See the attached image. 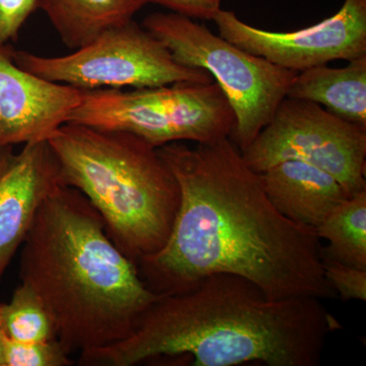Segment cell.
<instances>
[{
	"instance_id": "1",
	"label": "cell",
	"mask_w": 366,
	"mask_h": 366,
	"mask_svg": "<svg viewBox=\"0 0 366 366\" xmlns=\"http://www.w3.org/2000/svg\"><path fill=\"white\" fill-rule=\"evenodd\" d=\"M177 178L180 203L167 242L136 262L160 296L196 287L209 274H236L271 300L333 298L317 230L274 208L259 173L230 137L158 148Z\"/></svg>"
},
{
	"instance_id": "2",
	"label": "cell",
	"mask_w": 366,
	"mask_h": 366,
	"mask_svg": "<svg viewBox=\"0 0 366 366\" xmlns=\"http://www.w3.org/2000/svg\"><path fill=\"white\" fill-rule=\"evenodd\" d=\"M337 327L319 298L271 300L247 279L213 274L187 292L161 296L127 339L81 353L79 365L190 356L194 366H317Z\"/></svg>"
},
{
	"instance_id": "3",
	"label": "cell",
	"mask_w": 366,
	"mask_h": 366,
	"mask_svg": "<svg viewBox=\"0 0 366 366\" xmlns=\"http://www.w3.org/2000/svg\"><path fill=\"white\" fill-rule=\"evenodd\" d=\"M20 277L49 310L69 355L124 340L161 297L110 239L97 209L66 185L38 211L23 243Z\"/></svg>"
},
{
	"instance_id": "4",
	"label": "cell",
	"mask_w": 366,
	"mask_h": 366,
	"mask_svg": "<svg viewBox=\"0 0 366 366\" xmlns=\"http://www.w3.org/2000/svg\"><path fill=\"white\" fill-rule=\"evenodd\" d=\"M48 143L64 185L88 199L110 239L129 259L136 264L162 249L180 190L158 148L129 132L71 122Z\"/></svg>"
},
{
	"instance_id": "5",
	"label": "cell",
	"mask_w": 366,
	"mask_h": 366,
	"mask_svg": "<svg viewBox=\"0 0 366 366\" xmlns=\"http://www.w3.org/2000/svg\"><path fill=\"white\" fill-rule=\"evenodd\" d=\"M81 92L67 124L129 132L156 148L177 142L211 143L234 131V112L214 79Z\"/></svg>"
},
{
	"instance_id": "6",
	"label": "cell",
	"mask_w": 366,
	"mask_h": 366,
	"mask_svg": "<svg viewBox=\"0 0 366 366\" xmlns=\"http://www.w3.org/2000/svg\"><path fill=\"white\" fill-rule=\"evenodd\" d=\"M142 26L180 64L211 74L234 112L236 124L230 139L240 152L269 124L298 74L245 51L182 14H152Z\"/></svg>"
},
{
	"instance_id": "7",
	"label": "cell",
	"mask_w": 366,
	"mask_h": 366,
	"mask_svg": "<svg viewBox=\"0 0 366 366\" xmlns=\"http://www.w3.org/2000/svg\"><path fill=\"white\" fill-rule=\"evenodd\" d=\"M14 60L40 78L81 91L213 81L208 71L177 62L157 37L134 20L105 31L64 56H40L14 49Z\"/></svg>"
},
{
	"instance_id": "8",
	"label": "cell",
	"mask_w": 366,
	"mask_h": 366,
	"mask_svg": "<svg viewBox=\"0 0 366 366\" xmlns=\"http://www.w3.org/2000/svg\"><path fill=\"white\" fill-rule=\"evenodd\" d=\"M242 155L257 173L284 161H301L326 171L351 196L366 190V127L310 101L284 99Z\"/></svg>"
},
{
	"instance_id": "9",
	"label": "cell",
	"mask_w": 366,
	"mask_h": 366,
	"mask_svg": "<svg viewBox=\"0 0 366 366\" xmlns=\"http://www.w3.org/2000/svg\"><path fill=\"white\" fill-rule=\"evenodd\" d=\"M213 21L229 42L296 72L366 55V0H345L334 16L292 32L262 30L222 9Z\"/></svg>"
},
{
	"instance_id": "10",
	"label": "cell",
	"mask_w": 366,
	"mask_h": 366,
	"mask_svg": "<svg viewBox=\"0 0 366 366\" xmlns=\"http://www.w3.org/2000/svg\"><path fill=\"white\" fill-rule=\"evenodd\" d=\"M0 45V147L48 142L81 101V90L40 78Z\"/></svg>"
},
{
	"instance_id": "11",
	"label": "cell",
	"mask_w": 366,
	"mask_h": 366,
	"mask_svg": "<svg viewBox=\"0 0 366 366\" xmlns=\"http://www.w3.org/2000/svg\"><path fill=\"white\" fill-rule=\"evenodd\" d=\"M64 185L48 142L25 144L20 153L0 147V283L41 206Z\"/></svg>"
},
{
	"instance_id": "12",
	"label": "cell",
	"mask_w": 366,
	"mask_h": 366,
	"mask_svg": "<svg viewBox=\"0 0 366 366\" xmlns=\"http://www.w3.org/2000/svg\"><path fill=\"white\" fill-rule=\"evenodd\" d=\"M259 175L274 208L308 227H319L339 204L352 197L326 171L301 161H284Z\"/></svg>"
},
{
	"instance_id": "13",
	"label": "cell",
	"mask_w": 366,
	"mask_h": 366,
	"mask_svg": "<svg viewBox=\"0 0 366 366\" xmlns=\"http://www.w3.org/2000/svg\"><path fill=\"white\" fill-rule=\"evenodd\" d=\"M287 97L325 106L336 117L366 127V55L341 69L320 66L298 72Z\"/></svg>"
},
{
	"instance_id": "14",
	"label": "cell",
	"mask_w": 366,
	"mask_h": 366,
	"mask_svg": "<svg viewBox=\"0 0 366 366\" xmlns=\"http://www.w3.org/2000/svg\"><path fill=\"white\" fill-rule=\"evenodd\" d=\"M147 0H37L62 43L71 50L134 20Z\"/></svg>"
},
{
	"instance_id": "15",
	"label": "cell",
	"mask_w": 366,
	"mask_h": 366,
	"mask_svg": "<svg viewBox=\"0 0 366 366\" xmlns=\"http://www.w3.org/2000/svg\"><path fill=\"white\" fill-rule=\"evenodd\" d=\"M315 230L329 242L322 254L366 271V190L339 204Z\"/></svg>"
},
{
	"instance_id": "16",
	"label": "cell",
	"mask_w": 366,
	"mask_h": 366,
	"mask_svg": "<svg viewBox=\"0 0 366 366\" xmlns=\"http://www.w3.org/2000/svg\"><path fill=\"white\" fill-rule=\"evenodd\" d=\"M0 326L7 338L21 342L57 340L56 327L39 295L21 283L11 302L0 305Z\"/></svg>"
},
{
	"instance_id": "17",
	"label": "cell",
	"mask_w": 366,
	"mask_h": 366,
	"mask_svg": "<svg viewBox=\"0 0 366 366\" xmlns=\"http://www.w3.org/2000/svg\"><path fill=\"white\" fill-rule=\"evenodd\" d=\"M69 356L59 340L21 342L4 334V366H69Z\"/></svg>"
},
{
	"instance_id": "18",
	"label": "cell",
	"mask_w": 366,
	"mask_h": 366,
	"mask_svg": "<svg viewBox=\"0 0 366 366\" xmlns=\"http://www.w3.org/2000/svg\"><path fill=\"white\" fill-rule=\"evenodd\" d=\"M327 284L343 300H366V271L354 268L322 254Z\"/></svg>"
},
{
	"instance_id": "19",
	"label": "cell",
	"mask_w": 366,
	"mask_h": 366,
	"mask_svg": "<svg viewBox=\"0 0 366 366\" xmlns=\"http://www.w3.org/2000/svg\"><path fill=\"white\" fill-rule=\"evenodd\" d=\"M37 9V0H0V45L18 39L21 29Z\"/></svg>"
},
{
	"instance_id": "20",
	"label": "cell",
	"mask_w": 366,
	"mask_h": 366,
	"mask_svg": "<svg viewBox=\"0 0 366 366\" xmlns=\"http://www.w3.org/2000/svg\"><path fill=\"white\" fill-rule=\"evenodd\" d=\"M148 4H156L166 7L172 13L189 16L194 20L213 21L221 9L222 0H147Z\"/></svg>"
},
{
	"instance_id": "21",
	"label": "cell",
	"mask_w": 366,
	"mask_h": 366,
	"mask_svg": "<svg viewBox=\"0 0 366 366\" xmlns=\"http://www.w3.org/2000/svg\"><path fill=\"white\" fill-rule=\"evenodd\" d=\"M1 305V302H0ZM0 366H4V332L0 326Z\"/></svg>"
}]
</instances>
